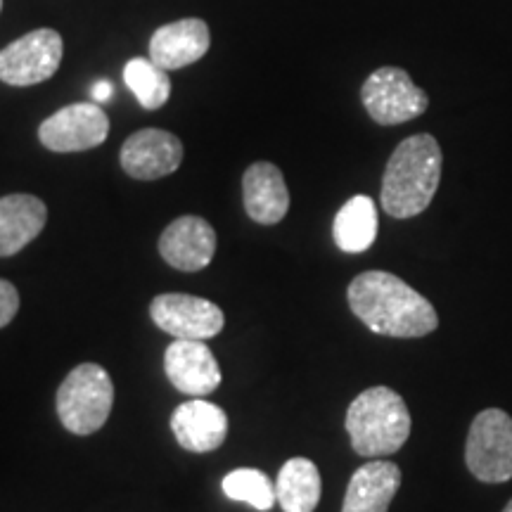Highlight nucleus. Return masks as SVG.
<instances>
[{"label":"nucleus","instance_id":"f257e3e1","mask_svg":"<svg viewBox=\"0 0 512 512\" xmlns=\"http://www.w3.org/2000/svg\"><path fill=\"white\" fill-rule=\"evenodd\" d=\"M349 309L384 337L415 339L439 328V316L418 290L387 271H366L351 280Z\"/></svg>","mask_w":512,"mask_h":512},{"label":"nucleus","instance_id":"f03ea898","mask_svg":"<svg viewBox=\"0 0 512 512\" xmlns=\"http://www.w3.org/2000/svg\"><path fill=\"white\" fill-rule=\"evenodd\" d=\"M441 147L430 133L406 138L389 157L382 178V209L394 219H413L430 207L441 181Z\"/></svg>","mask_w":512,"mask_h":512},{"label":"nucleus","instance_id":"7ed1b4c3","mask_svg":"<svg viewBox=\"0 0 512 512\" xmlns=\"http://www.w3.org/2000/svg\"><path fill=\"white\" fill-rule=\"evenodd\" d=\"M351 448L363 458H382L401 451L411 437L406 401L389 387H370L351 401L347 411Z\"/></svg>","mask_w":512,"mask_h":512},{"label":"nucleus","instance_id":"20e7f679","mask_svg":"<svg viewBox=\"0 0 512 512\" xmlns=\"http://www.w3.org/2000/svg\"><path fill=\"white\" fill-rule=\"evenodd\" d=\"M55 401L64 430L88 437L110 418L114 403L112 377L98 363H81L64 377Z\"/></svg>","mask_w":512,"mask_h":512},{"label":"nucleus","instance_id":"39448f33","mask_svg":"<svg viewBox=\"0 0 512 512\" xmlns=\"http://www.w3.org/2000/svg\"><path fill=\"white\" fill-rule=\"evenodd\" d=\"M465 463L484 484L512 479V418L501 408H486L472 420L465 444Z\"/></svg>","mask_w":512,"mask_h":512},{"label":"nucleus","instance_id":"423d86ee","mask_svg":"<svg viewBox=\"0 0 512 512\" xmlns=\"http://www.w3.org/2000/svg\"><path fill=\"white\" fill-rule=\"evenodd\" d=\"M361 100L370 119L380 126L406 124L430 107L427 93L399 67H382L370 74L361 88Z\"/></svg>","mask_w":512,"mask_h":512},{"label":"nucleus","instance_id":"0eeeda50","mask_svg":"<svg viewBox=\"0 0 512 512\" xmlns=\"http://www.w3.org/2000/svg\"><path fill=\"white\" fill-rule=\"evenodd\" d=\"M62 36L55 29H36L0 50V81L10 86H36L60 69Z\"/></svg>","mask_w":512,"mask_h":512},{"label":"nucleus","instance_id":"6e6552de","mask_svg":"<svg viewBox=\"0 0 512 512\" xmlns=\"http://www.w3.org/2000/svg\"><path fill=\"white\" fill-rule=\"evenodd\" d=\"M110 136V119L98 102H76L43 121L38 140L50 152H83L102 145Z\"/></svg>","mask_w":512,"mask_h":512},{"label":"nucleus","instance_id":"1a4fd4ad","mask_svg":"<svg viewBox=\"0 0 512 512\" xmlns=\"http://www.w3.org/2000/svg\"><path fill=\"white\" fill-rule=\"evenodd\" d=\"M152 323L176 339L216 337L226 325V316L214 302L192 294H159L150 304Z\"/></svg>","mask_w":512,"mask_h":512},{"label":"nucleus","instance_id":"9d476101","mask_svg":"<svg viewBox=\"0 0 512 512\" xmlns=\"http://www.w3.org/2000/svg\"><path fill=\"white\" fill-rule=\"evenodd\" d=\"M121 169L136 181H157L171 176L183 162V143L162 128H143L121 147Z\"/></svg>","mask_w":512,"mask_h":512},{"label":"nucleus","instance_id":"9b49d317","mask_svg":"<svg viewBox=\"0 0 512 512\" xmlns=\"http://www.w3.org/2000/svg\"><path fill=\"white\" fill-rule=\"evenodd\" d=\"M164 370L178 392L195 399L214 392L223 380L214 351L202 339H176L169 344L164 354Z\"/></svg>","mask_w":512,"mask_h":512},{"label":"nucleus","instance_id":"f8f14e48","mask_svg":"<svg viewBox=\"0 0 512 512\" xmlns=\"http://www.w3.org/2000/svg\"><path fill=\"white\" fill-rule=\"evenodd\" d=\"M159 254L176 271H202L216 254L214 228L200 216H181L164 228L159 238Z\"/></svg>","mask_w":512,"mask_h":512},{"label":"nucleus","instance_id":"ddd939ff","mask_svg":"<svg viewBox=\"0 0 512 512\" xmlns=\"http://www.w3.org/2000/svg\"><path fill=\"white\" fill-rule=\"evenodd\" d=\"M209 46L211 34L207 22L197 17H185L178 22L164 24L152 34L150 60L171 72V69H183L202 60Z\"/></svg>","mask_w":512,"mask_h":512},{"label":"nucleus","instance_id":"4468645a","mask_svg":"<svg viewBox=\"0 0 512 512\" xmlns=\"http://www.w3.org/2000/svg\"><path fill=\"white\" fill-rule=\"evenodd\" d=\"M171 432L190 453L216 451L228 434V415L216 403L200 399L185 401L171 415Z\"/></svg>","mask_w":512,"mask_h":512},{"label":"nucleus","instance_id":"2eb2a0df","mask_svg":"<svg viewBox=\"0 0 512 512\" xmlns=\"http://www.w3.org/2000/svg\"><path fill=\"white\" fill-rule=\"evenodd\" d=\"M242 197L249 219L261 226H275L285 219L290 209V190L285 176L271 162H256L242 178Z\"/></svg>","mask_w":512,"mask_h":512},{"label":"nucleus","instance_id":"dca6fc26","mask_svg":"<svg viewBox=\"0 0 512 512\" xmlns=\"http://www.w3.org/2000/svg\"><path fill=\"white\" fill-rule=\"evenodd\" d=\"M399 486V465L389 460H370L351 475L342 512H387Z\"/></svg>","mask_w":512,"mask_h":512},{"label":"nucleus","instance_id":"f3484780","mask_svg":"<svg viewBox=\"0 0 512 512\" xmlns=\"http://www.w3.org/2000/svg\"><path fill=\"white\" fill-rule=\"evenodd\" d=\"M48 209L27 192L0 197V256L22 252L46 228Z\"/></svg>","mask_w":512,"mask_h":512},{"label":"nucleus","instance_id":"a211bd4d","mask_svg":"<svg viewBox=\"0 0 512 512\" xmlns=\"http://www.w3.org/2000/svg\"><path fill=\"white\" fill-rule=\"evenodd\" d=\"M377 207L368 195H354L337 211L332 223L335 245L347 254H361L375 245L377 240Z\"/></svg>","mask_w":512,"mask_h":512},{"label":"nucleus","instance_id":"6ab92c4d","mask_svg":"<svg viewBox=\"0 0 512 512\" xmlns=\"http://www.w3.org/2000/svg\"><path fill=\"white\" fill-rule=\"evenodd\" d=\"M320 472L309 458H290L280 467L275 494L285 512H313L320 501Z\"/></svg>","mask_w":512,"mask_h":512},{"label":"nucleus","instance_id":"aec40b11","mask_svg":"<svg viewBox=\"0 0 512 512\" xmlns=\"http://www.w3.org/2000/svg\"><path fill=\"white\" fill-rule=\"evenodd\" d=\"M124 81L145 110H159V107L169 102V74L159 64L152 62L150 57H133V60H128L124 67Z\"/></svg>","mask_w":512,"mask_h":512},{"label":"nucleus","instance_id":"412c9836","mask_svg":"<svg viewBox=\"0 0 512 512\" xmlns=\"http://www.w3.org/2000/svg\"><path fill=\"white\" fill-rule=\"evenodd\" d=\"M223 494H226L230 501H242L249 503L252 508L266 512L271 510L275 501H278V494H275L273 479L266 475V472L254 470V467H240V470L228 472L223 477Z\"/></svg>","mask_w":512,"mask_h":512},{"label":"nucleus","instance_id":"4be33fe9","mask_svg":"<svg viewBox=\"0 0 512 512\" xmlns=\"http://www.w3.org/2000/svg\"><path fill=\"white\" fill-rule=\"evenodd\" d=\"M19 309V294L17 287L8 283V280H0V328L12 323V318L17 316Z\"/></svg>","mask_w":512,"mask_h":512},{"label":"nucleus","instance_id":"5701e85b","mask_svg":"<svg viewBox=\"0 0 512 512\" xmlns=\"http://www.w3.org/2000/svg\"><path fill=\"white\" fill-rule=\"evenodd\" d=\"M91 95H93V100L98 102H110L112 100V95H114V86L110 81H95L93 83V88H91Z\"/></svg>","mask_w":512,"mask_h":512},{"label":"nucleus","instance_id":"b1692460","mask_svg":"<svg viewBox=\"0 0 512 512\" xmlns=\"http://www.w3.org/2000/svg\"><path fill=\"white\" fill-rule=\"evenodd\" d=\"M503 512H512V498H510V503L503 508Z\"/></svg>","mask_w":512,"mask_h":512},{"label":"nucleus","instance_id":"393cba45","mask_svg":"<svg viewBox=\"0 0 512 512\" xmlns=\"http://www.w3.org/2000/svg\"><path fill=\"white\" fill-rule=\"evenodd\" d=\"M0 10H3V0H0Z\"/></svg>","mask_w":512,"mask_h":512}]
</instances>
